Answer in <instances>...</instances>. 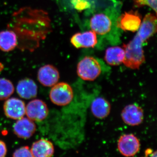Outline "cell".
Instances as JSON below:
<instances>
[{
    "label": "cell",
    "mask_w": 157,
    "mask_h": 157,
    "mask_svg": "<svg viewBox=\"0 0 157 157\" xmlns=\"http://www.w3.org/2000/svg\"><path fill=\"white\" fill-rule=\"evenodd\" d=\"M14 91V86L11 81L5 78H0V100L8 99Z\"/></svg>",
    "instance_id": "cell-18"
},
{
    "label": "cell",
    "mask_w": 157,
    "mask_h": 157,
    "mask_svg": "<svg viewBox=\"0 0 157 157\" xmlns=\"http://www.w3.org/2000/svg\"><path fill=\"white\" fill-rule=\"evenodd\" d=\"M111 106L109 101L102 97L96 98L91 105V110L93 115L98 119L105 118L109 115Z\"/></svg>",
    "instance_id": "cell-15"
},
{
    "label": "cell",
    "mask_w": 157,
    "mask_h": 157,
    "mask_svg": "<svg viewBox=\"0 0 157 157\" xmlns=\"http://www.w3.org/2000/svg\"><path fill=\"white\" fill-rule=\"evenodd\" d=\"M59 76L58 70L52 65L43 66L38 71V80L42 85L47 87L52 86L57 83Z\"/></svg>",
    "instance_id": "cell-9"
},
{
    "label": "cell",
    "mask_w": 157,
    "mask_h": 157,
    "mask_svg": "<svg viewBox=\"0 0 157 157\" xmlns=\"http://www.w3.org/2000/svg\"><path fill=\"white\" fill-rule=\"evenodd\" d=\"M125 51L120 46H113L107 48L105 52V61L110 66H118L124 61Z\"/></svg>",
    "instance_id": "cell-17"
},
{
    "label": "cell",
    "mask_w": 157,
    "mask_h": 157,
    "mask_svg": "<svg viewBox=\"0 0 157 157\" xmlns=\"http://www.w3.org/2000/svg\"><path fill=\"white\" fill-rule=\"evenodd\" d=\"M33 157H50L54 153L53 144L45 139H41L33 144L31 149Z\"/></svg>",
    "instance_id": "cell-14"
},
{
    "label": "cell",
    "mask_w": 157,
    "mask_h": 157,
    "mask_svg": "<svg viewBox=\"0 0 157 157\" xmlns=\"http://www.w3.org/2000/svg\"><path fill=\"white\" fill-rule=\"evenodd\" d=\"M25 104L21 100L11 98L5 102L4 110L7 117L14 120H18L25 114Z\"/></svg>",
    "instance_id": "cell-8"
},
{
    "label": "cell",
    "mask_w": 157,
    "mask_h": 157,
    "mask_svg": "<svg viewBox=\"0 0 157 157\" xmlns=\"http://www.w3.org/2000/svg\"><path fill=\"white\" fill-rule=\"evenodd\" d=\"M7 151L6 144L2 140H0V157L6 156Z\"/></svg>",
    "instance_id": "cell-22"
},
{
    "label": "cell",
    "mask_w": 157,
    "mask_h": 157,
    "mask_svg": "<svg viewBox=\"0 0 157 157\" xmlns=\"http://www.w3.org/2000/svg\"><path fill=\"white\" fill-rule=\"evenodd\" d=\"M73 89L70 85L64 82L57 83L53 86L49 93L51 101L58 106L68 105L73 98Z\"/></svg>",
    "instance_id": "cell-3"
},
{
    "label": "cell",
    "mask_w": 157,
    "mask_h": 157,
    "mask_svg": "<svg viewBox=\"0 0 157 157\" xmlns=\"http://www.w3.org/2000/svg\"><path fill=\"white\" fill-rule=\"evenodd\" d=\"M14 132L17 137L28 139L33 135L36 131V125L33 121L28 117H23L17 120L14 126Z\"/></svg>",
    "instance_id": "cell-12"
},
{
    "label": "cell",
    "mask_w": 157,
    "mask_h": 157,
    "mask_svg": "<svg viewBox=\"0 0 157 157\" xmlns=\"http://www.w3.org/2000/svg\"><path fill=\"white\" fill-rule=\"evenodd\" d=\"M74 9L82 11L89 9L91 6L90 0H70Z\"/></svg>",
    "instance_id": "cell-19"
},
{
    "label": "cell",
    "mask_w": 157,
    "mask_h": 157,
    "mask_svg": "<svg viewBox=\"0 0 157 157\" xmlns=\"http://www.w3.org/2000/svg\"><path fill=\"white\" fill-rule=\"evenodd\" d=\"M121 115L124 122L132 126L140 124L144 120L143 109L136 104L127 105L123 109Z\"/></svg>",
    "instance_id": "cell-7"
},
{
    "label": "cell",
    "mask_w": 157,
    "mask_h": 157,
    "mask_svg": "<svg viewBox=\"0 0 157 157\" xmlns=\"http://www.w3.org/2000/svg\"><path fill=\"white\" fill-rule=\"evenodd\" d=\"M134 5L137 7L147 6L154 10L157 14V0H133Z\"/></svg>",
    "instance_id": "cell-20"
},
{
    "label": "cell",
    "mask_w": 157,
    "mask_h": 157,
    "mask_svg": "<svg viewBox=\"0 0 157 157\" xmlns=\"http://www.w3.org/2000/svg\"><path fill=\"white\" fill-rule=\"evenodd\" d=\"M70 42L76 48H94L98 40L96 34L92 30L76 33L71 37Z\"/></svg>",
    "instance_id": "cell-10"
},
{
    "label": "cell",
    "mask_w": 157,
    "mask_h": 157,
    "mask_svg": "<svg viewBox=\"0 0 157 157\" xmlns=\"http://www.w3.org/2000/svg\"><path fill=\"white\" fill-rule=\"evenodd\" d=\"M112 22L106 14L100 13L95 14L90 20V26L96 34L104 35L110 31Z\"/></svg>",
    "instance_id": "cell-11"
},
{
    "label": "cell",
    "mask_w": 157,
    "mask_h": 157,
    "mask_svg": "<svg viewBox=\"0 0 157 157\" xmlns=\"http://www.w3.org/2000/svg\"><path fill=\"white\" fill-rule=\"evenodd\" d=\"M13 157H33V156L29 146H24L16 150L13 153Z\"/></svg>",
    "instance_id": "cell-21"
},
{
    "label": "cell",
    "mask_w": 157,
    "mask_h": 157,
    "mask_svg": "<svg viewBox=\"0 0 157 157\" xmlns=\"http://www.w3.org/2000/svg\"><path fill=\"white\" fill-rule=\"evenodd\" d=\"M140 147L139 139L133 134L122 135L118 140V149L124 156H134L139 152Z\"/></svg>",
    "instance_id": "cell-4"
},
{
    "label": "cell",
    "mask_w": 157,
    "mask_h": 157,
    "mask_svg": "<svg viewBox=\"0 0 157 157\" xmlns=\"http://www.w3.org/2000/svg\"><path fill=\"white\" fill-rule=\"evenodd\" d=\"M48 109L44 101L35 99L29 102L25 108V114L27 117L33 121H41L48 115Z\"/></svg>",
    "instance_id": "cell-6"
},
{
    "label": "cell",
    "mask_w": 157,
    "mask_h": 157,
    "mask_svg": "<svg viewBox=\"0 0 157 157\" xmlns=\"http://www.w3.org/2000/svg\"><path fill=\"white\" fill-rule=\"evenodd\" d=\"M145 154L146 156H151L152 157H156L157 156L156 151L155 152L154 154V153L152 151L151 149H148L146 150V151H145Z\"/></svg>",
    "instance_id": "cell-23"
},
{
    "label": "cell",
    "mask_w": 157,
    "mask_h": 157,
    "mask_svg": "<svg viewBox=\"0 0 157 157\" xmlns=\"http://www.w3.org/2000/svg\"><path fill=\"white\" fill-rule=\"evenodd\" d=\"M142 17L137 11L125 12L117 21V26L125 32H135L139 29Z\"/></svg>",
    "instance_id": "cell-5"
},
{
    "label": "cell",
    "mask_w": 157,
    "mask_h": 157,
    "mask_svg": "<svg viewBox=\"0 0 157 157\" xmlns=\"http://www.w3.org/2000/svg\"><path fill=\"white\" fill-rule=\"evenodd\" d=\"M4 65H3L2 63H1V62H0V72H2V71L3 70H4Z\"/></svg>",
    "instance_id": "cell-24"
},
{
    "label": "cell",
    "mask_w": 157,
    "mask_h": 157,
    "mask_svg": "<svg viewBox=\"0 0 157 157\" xmlns=\"http://www.w3.org/2000/svg\"><path fill=\"white\" fill-rule=\"evenodd\" d=\"M16 90L21 98L28 100L36 97L38 87L33 79L26 78L18 82Z\"/></svg>",
    "instance_id": "cell-13"
},
{
    "label": "cell",
    "mask_w": 157,
    "mask_h": 157,
    "mask_svg": "<svg viewBox=\"0 0 157 157\" xmlns=\"http://www.w3.org/2000/svg\"><path fill=\"white\" fill-rule=\"evenodd\" d=\"M157 28L156 14L150 13L145 15L135 36L123 45L125 58L123 63L127 67L136 70L144 63L143 44L156 33Z\"/></svg>",
    "instance_id": "cell-1"
},
{
    "label": "cell",
    "mask_w": 157,
    "mask_h": 157,
    "mask_svg": "<svg viewBox=\"0 0 157 157\" xmlns=\"http://www.w3.org/2000/svg\"><path fill=\"white\" fill-rule=\"evenodd\" d=\"M17 45V36L14 31L6 30L0 32V50L9 52L15 49Z\"/></svg>",
    "instance_id": "cell-16"
},
{
    "label": "cell",
    "mask_w": 157,
    "mask_h": 157,
    "mask_svg": "<svg viewBox=\"0 0 157 157\" xmlns=\"http://www.w3.org/2000/svg\"><path fill=\"white\" fill-rule=\"evenodd\" d=\"M100 63L92 56H86L78 63L77 73L79 78L85 81H94L101 73Z\"/></svg>",
    "instance_id": "cell-2"
}]
</instances>
